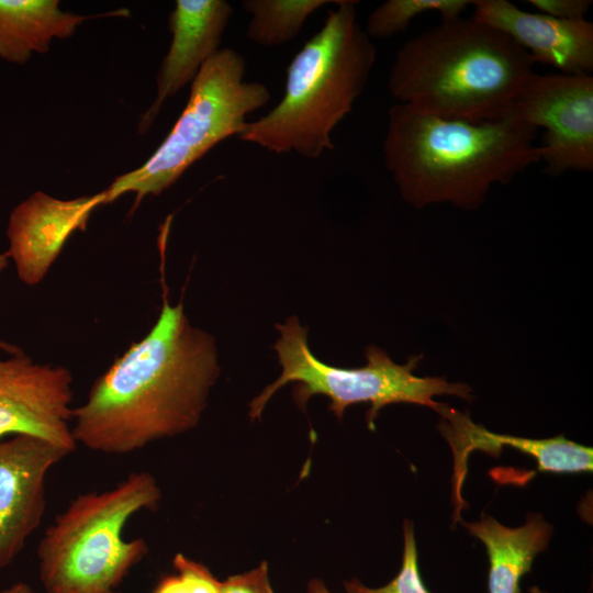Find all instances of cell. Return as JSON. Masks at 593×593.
Instances as JSON below:
<instances>
[{
    "label": "cell",
    "mask_w": 593,
    "mask_h": 593,
    "mask_svg": "<svg viewBox=\"0 0 593 593\" xmlns=\"http://www.w3.org/2000/svg\"><path fill=\"white\" fill-rule=\"evenodd\" d=\"M164 302L156 323L92 383L74 409L76 444L125 455L194 428L220 376L215 338L193 327L180 301Z\"/></svg>",
    "instance_id": "obj_1"
},
{
    "label": "cell",
    "mask_w": 593,
    "mask_h": 593,
    "mask_svg": "<svg viewBox=\"0 0 593 593\" xmlns=\"http://www.w3.org/2000/svg\"><path fill=\"white\" fill-rule=\"evenodd\" d=\"M537 131L512 112L495 121L468 122L395 103L388 113L384 165L414 208L448 202L475 209L493 184L510 183L541 161Z\"/></svg>",
    "instance_id": "obj_2"
},
{
    "label": "cell",
    "mask_w": 593,
    "mask_h": 593,
    "mask_svg": "<svg viewBox=\"0 0 593 593\" xmlns=\"http://www.w3.org/2000/svg\"><path fill=\"white\" fill-rule=\"evenodd\" d=\"M534 60L503 32L473 16L441 20L398 51L388 88L396 103L447 120L511 114Z\"/></svg>",
    "instance_id": "obj_3"
},
{
    "label": "cell",
    "mask_w": 593,
    "mask_h": 593,
    "mask_svg": "<svg viewBox=\"0 0 593 593\" xmlns=\"http://www.w3.org/2000/svg\"><path fill=\"white\" fill-rule=\"evenodd\" d=\"M358 1L339 0L324 25L287 69L284 94L237 137L276 154L315 159L332 150V132L353 110L373 68L377 49L357 21Z\"/></svg>",
    "instance_id": "obj_4"
},
{
    "label": "cell",
    "mask_w": 593,
    "mask_h": 593,
    "mask_svg": "<svg viewBox=\"0 0 593 593\" xmlns=\"http://www.w3.org/2000/svg\"><path fill=\"white\" fill-rule=\"evenodd\" d=\"M161 490L145 471L132 472L114 488L82 493L45 529L37 545L45 593H114L148 553L144 538L126 540L127 522L157 508Z\"/></svg>",
    "instance_id": "obj_5"
},
{
    "label": "cell",
    "mask_w": 593,
    "mask_h": 593,
    "mask_svg": "<svg viewBox=\"0 0 593 593\" xmlns=\"http://www.w3.org/2000/svg\"><path fill=\"white\" fill-rule=\"evenodd\" d=\"M279 338L275 344L282 368L279 378L265 388L249 404L251 421L261 417L270 398L283 385L295 382L293 399L304 410L311 396L322 394L329 399V411L342 419L345 410L357 403H370L367 423L374 429L379 411L389 404L411 403L433 409L438 414L445 407L433 398L450 394L470 400L471 389L463 383H451L441 377H417L414 368L421 356L406 363H395L385 351L376 346L366 349L367 363L361 368L345 369L317 359L307 344V331L296 316L277 324Z\"/></svg>",
    "instance_id": "obj_6"
},
{
    "label": "cell",
    "mask_w": 593,
    "mask_h": 593,
    "mask_svg": "<svg viewBox=\"0 0 593 593\" xmlns=\"http://www.w3.org/2000/svg\"><path fill=\"white\" fill-rule=\"evenodd\" d=\"M246 61L237 51L220 48L191 82L190 96L174 127L137 169L123 174L104 190V204L126 192L136 206L146 195H158L220 142L238 136L248 114L265 107L270 91L246 81Z\"/></svg>",
    "instance_id": "obj_7"
},
{
    "label": "cell",
    "mask_w": 593,
    "mask_h": 593,
    "mask_svg": "<svg viewBox=\"0 0 593 593\" xmlns=\"http://www.w3.org/2000/svg\"><path fill=\"white\" fill-rule=\"evenodd\" d=\"M512 113L544 128L540 146L545 171L593 170V77L591 75L533 74Z\"/></svg>",
    "instance_id": "obj_8"
},
{
    "label": "cell",
    "mask_w": 593,
    "mask_h": 593,
    "mask_svg": "<svg viewBox=\"0 0 593 593\" xmlns=\"http://www.w3.org/2000/svg\"><path fill=\"white\" fill-rule=\"evenodd\" d=\"M71 372L63 366L35 362L21 350L0 357V440L32 435L71 454Z\"/></svg>",
    "instance_id": "obj_9"
},
{
    "label": "cell",
    "mask_w": 593,
    "mask_h": 593,
    "mask_svg": "<svg viewBox=\"0 0 593 593\" xmlns=\"http://www.w3.org/2000/svg\"><path fill=\"white\" fill-rule=\"evenodd\" d=\"M70 452L32 435L0 440V568L8 567L40 526L49 470Z\"/></svg>",
    "instance_id": "obj_10"
},
{
    "label": "cell",
    "mask_w": 593,
    "mask_h": 593,
    "mask_svg": "<svg viewBox=\"0 0 593 593\" xmlns=\"http://www.w3.org/2000/svg\"><path fill=\"white\" fill-rule=\"evenodd\" d=\"M104 201V190L70 200L36 191L18 204L9 216L7 251L19 279L30 287L42 282L70 235L86 230L90 215Z\"/></svg>",
    "instance_id": "obj_11"
},
{
    "label": "cell",
    "mask_w": 593,
    "mask_h": 593,
    "mask_svg": "<svg viewBox=\"0 0 593 593\" xmlns=\"http://www.w3.org/2000/svg\"><path fill=\"white\" fill-rule=\"evenodd\" d=\"M473 18L503 32L530 55L566 75H591L593 23L526 12L507 0H474Z\"/></svg>",
    "instance_id": "obj_12"
},
{
    "label": "cell",
    "mask_w": 593,
    "mask_h": 593,
    "mask_svg": "<svg viewBox=\"0 0 593 593\" xmlns=\"http://www.w3.org/2000/svg\"><path fill=\"white\" fill-rule=\"evenodd\" d=\"M232 14V5L224 0L176 1L169 15L170 46L158 71L156 97L141 118V132L149 128L164 102L192 82L220 49Z\"/></svg>",
    "instance_id": "obj_13"
},
{
    "label": "cell",
    "mask_w": 593,
    "mask_h": 593,
    "mask_svg": "<svg viewBox=\"0 0 593 593\" xmlns=\"http://www.w3.org/2000/svg\"><path fill=\"white\" fill-rule=\"evenodd\" d=\"M444 422L440 432L449 441L455 454V490L457 501L466 475L467 455L481 449L499 456L502 446H510L534 457L539 471L557 473L592 471L593 449L563 436L546 439H530L511 435L495 434L473 424L468 416L446 406L440 414Z\"/></svg>",
    "instance_id": "obj_14"
},
{
    "label": "cell",
    "mask_w": 593,
    "mask_h": 593,
    "mask_svg": "<svg viewBox=\"0 0 593 593\" xmlns=\"http://www.w3.org/2000/svg\"><path fill=\"white\" fill-rule=\"evenodd\" d=\"M479 538L489 557V593H521V579L530 571L536 556L548 546L552 526L538 514H528L519 527H507L490 515L463 523Z\"/></svg>",
    "instance_id": "obj_15"
},
{
    "label": "cell",
    "mask_w": 593,
    "mask_h": 593,
    "mask_svg": "<svg viewBox=\"0 0 593 593\" xmlns=\"http://www.w3.org/2000/svg\"><path fill=\"white\" fill-rule=\"evenodd\" d=\"M127 14V10L97 15L65 12L57 0H0V58L22 65L33 53L47 52L53 40L70 37L86 20Z\"/></svg>",
    "instance_id": "obj_16"
},
{
    "label": "cell",
    "mask_w": 593,
    "mask_h": 593,
    "mask_svg": "<svg viewBox=\"0 0 593 593\" xmlns=\"http://www.w3.org/2000/svg\"><path fill=\"white\" fill-rule=\"evenodd\" d=\"M339 0H244L250 14L247 38L258 45L277 46L299 35L306 19L325 4Z\"/></svg>",
    "instance_id": "obj_17"
},
{
    "label": "cell",
    "mask_w": 593,
    "mask_h": 593,
    "mask_svg": "<svg viewBox=\"0 0 593 593\" xmlns=\"http://www.w3.org/2000/svg\"><path fill=\"white\" fill-rule=\"evenodd\" d=\"M472 4L469 0H388L369 14L365 32L370 38H389L405 32L418 15L437 12L441 20L455 19Z\"/></svg>",
    "instance_id": "obj_18"
},
{
    "label": "cell",
    "mask_w": 593,
    "mask_h": 593,
    "mask_svg": "<svg viewBox=\"0 0 593 593\" xmlns=\"http://www.w3.org/2000/svg\"><path fill=\"white\" fill-rule=\"evenodd\" d=\"M404 548L399 573L388 584L369 588L353 578L344 581L346 593H430L425 586L418 569V556L413 523L405 521L403 526Z\"/></svg>",
    "instance_id": "obj_19"
},
{
    "label": "cell",
    "mask_w": 593,
    "mask_h": 593,
    "mask_svg": "<svg viewBox=\"0 0 593 593\" xmlns=\"http://www.w3.org/2000/svg\"><path fill=\"white\" fill-rule=\"evenodd\" d=\"M172 567L175 573L164 575L153 593H221V581L203 563L177 553Z\"/></svg>",
    "instance_id": "obj_20"
},
{
    "label": "cell",
    "mask_w": 593,
    "mask_h": 593,
    "mask_svg": "<svg viewBox=\"0 0 593 593\" xmlns=\"http://www.w3.org/2000/svg\"><path fill=\"white\" fill-rule=\"evenodd\" d=\"M221 593H273L267 561L221 581Z\"/></svg>",
    "instance_id": "obj_21"
},
{
    "label": "cell",
    "mask_w": 593,
    "mask_h": 593,
    "mask_svg": "<svg viewBox=\"0 0 593 593\" xmlns=\"http://www.w3.org/2000/svg\"><path fill=\"white\" fill-rule=\"evenodd\" d=\"M527 2L540 13L568 21L583 20L593 3L591 0H528Z\"/></svg>",
    "instance_id": "obj_22"
},
{
    "label": "cell",
    "mask_w": 593,
    "mask_h": 593,
    "mask_svg": "<svg viewBox=\"0 0 593 593\" xmlns=\"http://www.w3.org/2000/svg\"><path fill=\"white\" fill-rule=\"evenodd\" d=\"M305 593H332L323 580L318 578H312L305 589Z\"/></svg>",
    "instance_id": "obj_23"
},
{
    "label": "cell",
    "mask_w": 593,
    "mask_h": 593,
    "mask_svg": "<svg viewBox=\"0 0 593 593\" xmlns=\"http://www.w3.org/2000/svg\"><path fill=\"white\" fill-rule=\"evenodd\" d=\"M0 593H33V590L24 582H16L8 589L0 591Z\"/></svg>",
    "instance_id": "obj_24"
},
{
    "label": "cell",
    "mask_w": 593,
    "mask_h": 593,
    "mask_svg": "<svg viewBox=\"0 0 593 593\" xmlns=\"http://www.w3.org/2000/svg\"><path fill=\"white\" fill-rule=\"evenodd\" d=\"M10 260V256L8 251L0 254V273L8 267Z\"/></svg>",
    "instance_id": "obj_25"
},
{
    "label": "cell",
    "mask_w": 593,
    "mask_h": 593,
    "mask_svg": "<svg viewBox=\"0 0 593 593\" xmlns=\"http://www.w3.org/2000/svg\"><path fill=\"white\" fill-rule=\"evenodd\" d=\"M0 347L3 348L9 354H15V353L20 351V349L14 348L13 346H11L9 344H5V343H2V342H0Z\"/></svg>",
    "instance_id": "obj_26"
},
{
    "label": "cell",
    "mask_w": 593,
    "mask_h": 593,
    "mask_svg": "<svg viewBox=\"0 0 593 593\" xmlns=\"http://www.w3.org/2000/svg\"><path fill=\"white\" fill-rule=\"evenodd\" d=\"M114 593H116V592H114Z\"/></svg>",
    "instance_id": "obj_27"
}]
</instances>
